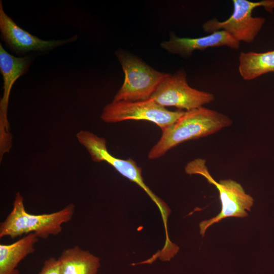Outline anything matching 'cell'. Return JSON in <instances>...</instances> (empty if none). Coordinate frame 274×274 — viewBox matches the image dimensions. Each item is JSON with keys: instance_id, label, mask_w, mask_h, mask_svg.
<instances>
[{"instance_id": "4", "label": "cell", "mask_w": 274, "mask_h": 274, "mask_svg": "<svg viewBox=\"0 0 274 274\" xmlns=\"http://www.w3.org/2000/svg\"><path fill=\"white\" fill-rule=\"evenodd\" d=\"M115 54L125 77L113 101H135L150 98L158 85L169 74L154 70L122 50H117Z\"/></svg>"}, {"instance_id": "9", "label": "cell", "mask_w": 274, "mask_h": 274, "mask_svg": "<svg viewBox=\"0 0 274 274\" xmlns=\"http://www.w3.org/2000/svg\"><path fill=\"white\" fill-rule=\"evenodd\" d=\"M30 54L16 57L6 51L0 43V71L3 79V96L0 101V153L1 158L12 147V135L7 118L9 99L12 87L15 82L26 74L36 55Z\"/></svg>"}, {"instance_id": "5", "label": "cell", "mask_w": 274, "mask_h": 274, "mask_svg": "<svg viewBox=\"0 0 274 274\" xmlns=\"http://www.w3.org/2000/svg\"><path fill=\"white\" fill-rule=\"evenodd\" d=\"M233 11L226 20L219 21L213 18L202 25V29L207 33H213L219 30L228 32L238 42L252 43L257 36L265 19L254 17L252 15L254 9L263 7L269 13L274 9V0H263L253 2L248 0H233Z\"/></svg>"}, {"instance_id": "13", "label": "cell", "mask_w": 274, "mask_h": 274, "mask_svg": "<svg viewBox=\"0 0 274 274\" xmlns=\"http://www.w3.org/2000/svg\"><path fill=\"white\" fill-rule=\"evenodd\" d=\"M58 260L61 274H96L100 266L97 257L78 246L64 250Z\"/></svg>"}, {"instance_id": "6", "label": "cell", "mask_w": 274, "mask_h": 274, "mask_svg": "<svg viewBox=\"0 0 274 274\" xmlns=\"http://www.w3.org/2000/svg\"><path fill=\"white\" fill-rule=\"evenodd\" d=\"M185 112L169 111L150 98L135 101H113L104 107L101 118L107 123L129 120L151 121L163 131L175 123Z\"/></svg>"}, {"instance_id": "10", "label": "cell", "mask_w": 274, "mask_h": 274, "mask_svg": "<svg viewBox=\"0 0 274 274\" xmlns=\"http://www.w3.org/2000/svg\"><path fill=\"white\" fill-rule=\"evenodd\" d=\"M1 39L7 48L16 55L24 56L32 51L47 52L72 43L78 39L75 35L67 39L43 40L21 28L5 12L0 1Z\"/></svg>"}, {"instance_id": "2", "label": "cell", "mask_w": 274, "mask_h": 274, "mask_svg": "<svg viewBox=\"0 0 274 274\" xmlns=\"http://www.w3.org/2000/svg\"><path fill=\"white\" fill-rule=\"evenodd\" d=\"M75 209V206L70 203L61 210L50 214H29L25 209L23 197L18 192L12 210L1 223L0 237L14 238L30 233H34L43 239L50 235H56L61 232L62 224L72 220Z\"/></svg>"}, {"instance_id": "7", "label": "cell", "mask_w": 274, "mask_h": 274, "mask_svg": "<svg viewBox=\"0 0 274 274\" xmlns=\"http://www.w3.org/2000/svg\"><path fill=\"white\" fill-rule=\"evenodd\" d=\"M76 137L78 142L88 151L93 161H105L110 164L121 175L138 184L147 193L157 206L162 218L169 216L170 210L145 184L142 176V168L133 159H122L113 156L108 151L106 140L89 131L81 130L77 133Z\"/></svg>"}, {"instance_id": "15", "label": "cell", "mask_w": 274, "mask_h": 274, "mask_svg": "<svg viewBox=\"0 0 274 274\" xmlns=\"http://www.w3.org/2000/svg\"><path fill=\"white\" fill-rule=\"evenodd\" d=\"M39 274H61L59 260L51 257L46 260Z\"/></svg>"}, {"instance_id": "3", "label": "cell", "mask_w": 274, "mask_h": 274, "mask_svg": "<svg viewBox=\"0 0 274 274\" xmlns=\"http://www.w3.org/2000/svg\"><path fill=\"white\" fill-rule=\"evenodd\" d=\"M206 161L196 158L187 164L185 168L186 174H198L205 178L208 182L214 185L219 192L221 202V212L216 216L201 222L200 233L203 236L207 229L212 225L228 217L244 218L248 216L246 211H251L254 199L247 194L242 186L231 179L216 181L211 176L206 165Z\"/></svg>"}, {"instance_id": "11", "label": "cell", "mask_w": 274, "mask_h": 274, "mask_svg": "<svg viewBox=\"0 0 274 274\" xmlns=\"http://www.w3.org/2000/svg\"><path fill=\"white\" fill-rule=\"evenodd\" d=\"M224 46L238 49L240 42L227 31L219 30L206 36L196 38H180L173 33L170 34L168 41L160 43L161 47L167 52L184 58L189 57L196 50H203L208 48Z\"/></svg>"}, {"instance_id": "8", "label": "cell", "mask_w": 274, "mask_h": 274, "mask_svg": "<svg viewBox=\"0 0 274 274\" xmlns=\"http://www.w3.org/2000/svg\"><path fill=\"white\" fill-rule=\"evenodd\" d=\"M150 98L164 107L174 106L189 111L211 102L215 97L211 93L190 87L185 71L181 69L169 74Z\"/></svg>"}, {"instance_id": "14", "label": "cell", "mask_w": 274, "mask_h": 274, "mask_svg": "<svg viewBox=\"0 0 274 274\" xmlns=\"http://www.w3.org/2000/svg\"><path fill=\"white\" fill-rule=\"evenodd\" d=\"M238 68L243 79L247 81L274 72V50L263 53L241 52Z\"/></svg>"}, {"instance_id": "1", "label": "cell", "mask_w": 274, "mask_h": 274, "mask_svg": "<svg viewBox=\"0 0 274 274\" xmlns=\"http://www.w3.org/2000/svg\"><path fill=\"white\" fill-rule=\"evenodd\" d=\"M227 116L201 107L189 111L166 130L148 154L150 159H157L180 144L207 136L231 125Z\"/></svg>"}, {"instance_id": "12", "label": "cell", "mask_w": 274, "mask_h": 274, "mask_svg": "<svg viewBox=\"0 0 274 274\" xmlns=\"http://www.w3.org/2000/svg\"><path fill=\"white\" fill-rule=\"evenodd\" d=\"M38 237L30 233L11 244L0 245V274H19L16 268L28 255L35 251Z\"/></svg>"}]
</instances>
